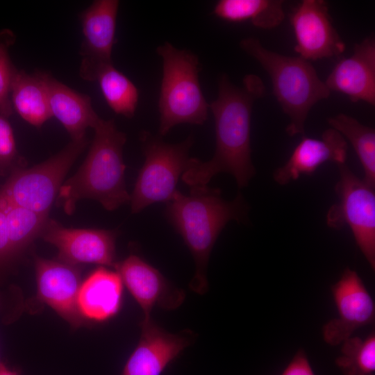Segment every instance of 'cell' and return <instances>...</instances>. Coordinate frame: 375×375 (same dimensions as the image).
Here are the masks:
<instances>
[{"mask_svg":"<svg viewBox=\"0 0 375 375\" xmlns=\"http://www.w3.org/2000/svg\"><path fill=\"white\" fill-rule=\"evenodd\" d=\"M10 100L12 108L32 126L41 127L52 117L40 72L30 74L17 69L11 85Z\"/></svg>","mask_w":375,"mask_h":375,"instance_id":"20","label":"cell"},{"mask_svg":"<svg viewBox=\"0 0 375 375\" xmlns=\"http://www.w3.org/2000/svg\"><path fill=\"white\" fill-rule=\"evenodd\" d=\"M38 297L53 309L72 327L85 323L78 307L81 285L79 269L58 258H36L35 260Z\"/></svg>","mask_w":375,"mask_h":375,"instance_id":"13","label":"cell"},{"mask_svg":"<svg viewBox=\"0 0 375 375\" xmlns=\"http://www.w3.org/2000/svg\"><path fill=\"white\" fill-rule=\"evenodd\" d=\"M283 4L281 0H220L213 13L227 22L250 21L255 26L270 29L284 20Z\"/></svg>","mask_w":375,"mask_h":375,"instance_id":"21","label":"cell"},{"mask_svg":"<svg viewBox=\"0 0 375 375\" xmlns=\"http://www.w3.org/2000/svg\"><path fill=\"white\" fill-rule=\"evenodd\" d=\"M87 144L86 137L72 140L43 162L27 169H15L0 189V194L13 204L48 217L65 176Z\"/></svg>","mask_w":375,"mask_h":375,"instance_id":"7","label":"cell"},{"mask_svg":"<svg viewBox=\"0 0 375 375\" xmlns=\"http://www.w3.org/2000/svg\"><path fill=\"white\" fill-rule=\"evenodd\" d=\"M347 150L346 139L333 128L324 131L320 139L303 135L285 164L274 172V179L283 185L301 175L312 174L325 162L344 164Z\"/></svg>","mask_w":375,"mask_h":375,"instance_id":"17","label":"cell"},{"mask_svg":"<svg viewBox=\"0 0 375 375\" xmlns=\"http://www.w3.org/2000/svg\"><path fill=\"white\" fill-rule=\"evenodd\" d=\"M15 256L9 239L6 214L0 206V263Z\"/></svg>","mask_w":375,"mask_h":375,"instance_id":"29","label":"cell"},{"mask_svg":"<svg viewBox=\"0 0 375 375\" xmlns=\"http://www.w3.org/2000/svg\"><path fill=\"white\" fill-rule=\"evenodd\" d=\"M123 282L116 271L101 266L81 283L78 295V310L85 319L105 322L119 312Z\"/></svg>","mask_w":375,"mask_h":375,"instance_id":"19","label":"cell"},{"mask_svg":"<svg viewBox=\"0 0 375 375\" xmlns=\"http://www.w3.org/2000/svg\"><path fill=\"white\" fill-rule=\"evenodd\" d=\"M40 74L52 116L62 124L72 140L85 138L86 130L94 128L100 119L90 97L72 90L47 73Z\"/></svg>","mask_w":375,"mask_h":375,"instance_id":"18","label":"cell"},{"mask_svg":"<svg viewBox=\"0 0 375 375\" xmlns=\"http://www.w3.org/2000/svg\"><path fill=\"white\" fill-rule=\"evenodd\" d=\"M338 165L340 176L335 191L339 200L328 210L326 224L336 230L348 226L357 245L374 270V188L360 179L345 163Z\"/></svg>","mask_w":375,"mask_h":375,"instance_id":"8","label":"cell"},{"mask_svg":"<svg viewBox=\"0 0 375 375\" xmlns=\"http://www.w3.org/2000/svg\"><path fill=\"white\" fill-rule=\"evenodd\" d=\"M325 84L329 90L345 94L353 102L375 105V40L372 36L355 44L353 54L341 59Z\"/></svg>","mask_w":375,"mask_h":375,"instance_id":"16","label":"cell"},{"mask_svg":"<svg viewBox=\"0 0 375 375\" xmlns=\"http://www.w3.org/2000/svg\"><path fill=\"white\" fill-rule=\"evenodd\" d=\"M156 52L162 59L159 134L165 135L180 124H203L208 118L209 104L199 83L198 57L168 42L159 46Z\"/></svg>","mask_w":375,"mask_h":375,"instance_id":"5","label":"cell"},{"mask_svg":"<svg viewBox=\"0 0 375 375\" xmlns=\"http://www.w3.org/2000/svg\"><path fill=\"white\" fill-rule=\"evenodd\" d=\"M93 128L94 136L85 160L62 183L56 197L58 205L68 215L82 199H95L108 210L130 201L122 154L126 135L117 128L113 119L100 118Z\"/></svg>","mask_w":375,"mask_h":375,"instance_id":"3","label":"cell"},{"mask_svg":"<svg viewBox=\"0 0 375 375\" xmlns=\"http://www.w3.org/2000/svg\"><path fill=\"white\" fill-rule=\"evenodd\" d=\"M335 362L344 375H375V333L362 339L352 337L341 344Z\"/></svg>","mask_w":375,"mask_h":375,"instance_id":"25","label":"cell"},{"mask_svg":"<svg viewBox=\"0 0 375 375\" xmlns=\"http://www.w3.org/2000/svg\"><path fill=\"white\" fill-rule=\"evenodd\" d=\"M247 210L240 194L226 201L219 189L207 185L192 187L188 195L178 191L167 203L166 217L194 260L195 274L189 287L195 293L204 294L208 290L207 267L219 233L229 221L243 220Z\"/></svg>","mask_w":375,"mask_h":375,"instance_id":"2","label":"cell"},{"mask_svg":"<svg viewBox=\"0 0 375 375\" xmlns=\"http://www.w3.org/2000/svg\"><path fill=\"white\" fill-rule=\"evenodd\" d=\"M41 237L57 248L58 259L67 263H94L115 267L117 262V233L114 231L66 228L48 219Z\"/></svg>","mask_w":375,"mask_h":375,"instance_id":"11","label":"cell"},{"mask_svg":"<svg viewBox=\"0 0 375 375\" xmlns=\"http://www.w3.org/2000/svg\"><path fill=\"white\" fill-rule=\"evenodd\" d=\"M0 206L6 214L10 241L18 255L41 236L48 217L13 204L1 194Z\"/></svg>","mask_w":375,"mask_h":375,"instance_id":"23","label":"cell"},{"mask_svg":"<svg viewBox=\"0 0 375 375\" xmlns=\"http://www.w3.org/2000/svg\"><path fill=\"white\" fill-rule=\"evenodd\" d=\"M281 375H315L306 351L299 349Z\"/></svg>","mask_w":375,"mask_h":375,"instance_id":"28","label":"cell"},{"mask_svg":"<svg viewBox=\"0 0 375 375\" xmlns=\"http://www.w3.org/2000/svg\"><path fill=\"white\" fill-rule=\"evenodd\" d=\"M15 41L12 32L6 30L0 32V115L8 118L12 113L10 90L17 68L9 57V47Z\"/></svg>","mask_w":375,"mask_h":375,"instance_id":"26","label":"cell"},{"mask_svg":"<svg viewBox=\"0 0 375 375\" xmlns=\"http://www.w3.org/2000/svg\"><path fill=\"white\" fill-rule=\"evenodd\" d=\"M12 128L7 118L0 115V174H4L19 162Z\"/></svg>","mask_w":375,"mask_h":375,"instance_id":"27","label":"cell"},{"mask_svg":"<svg viewBox=\"0 0 375 375\" xmlns=\"http://www.w3.org/2000/svg\"><path fill=\"white\" fill-rule=\"evenodd\" d=\"M240 47L256 60L271 78L274 94L290 119V136L304 135L305 123L312 106L327 99L331 91L309 61L281 55L265 48L254 38L240 42Z\"/></svg>","mask_w":375,"mask_h":375,"instance_id":"4","label":"cell"},{"mask_svg":"<svg viewBox=\"0 0 375 375\" xmlns=\"http://www.w3.org/2000/svg\"><path fill=\"white\" fill-rule=\"evenodd\" d=\"M331 290L338 316L322 327L324 341L337 346L358 328L375 322V303L358 273L347 267Z\"/></svg>","mask_w":375,"mask_h":375,"instance_id":"9","label":"cell"},{"mask_svg":"<svg viewBox=\"0 0 375 375\" xmlns=\"http://www.w3.org/2000/svg\"><path fill=\"white\" fill-rule=\"evenodd\" d=\"M296 40L295 51L306 60H317L341 54L345 44L333 26L327 3L303 0L290 15Z\"/></svg>","mask_w":375,"mask_h":375,"instance_id":"12","label":"cell"},{"mask_svg":"<svg viewBox=\"0 0 375 375\" xmlns=\"http://www.w3.org/2000/svg\"><path fill=\"white\" fill-rule=\"evenodd\" d=\"M144 162L130 195L131 211L137 213L159 202H169L178 192L177 183L188 167L193 137L169 144L160 135L144 131L141 135Z\"/></svg>","mask_w":375,"mask_h":375,"instance_id":"6","label":"cell"},{"mask_svg":"<svg viewBox=\"0 0 375 375\" xmlns=\"http://www.w3.org/2000/svg\"><path fill=\"white\" fill-rule=\"evenodd\" d=\"M114 268L140 306L143 320L151 319V312L156 306L174 310L184 301L182 290L172 286L157 269L138 255H129L117 262Z\"/></svg>","mask_w":375,"mask_h":375,"instance_id":"14","label":"cell"},{"mask_svg":"<svg viewBox=\"0 0 375 375\" xmlns=\"http://www.w3.org/2000/svg\"><path fill=\"white\" fill-rule=\"evenodd\" d=\"M3 365V363L1 361V359H0V367H1V365Z\"/></svg>","mask_w":375,"mask_h":375,"instance_id":"31","label":"cell"},{"mask_svg":"<svg viewBox=\"0 0 375 375\" xmlns=\"http://www.w3.org/2000/svg\"><path fill=\"white\" fill-rule=\"evenodd\" d=\"M97 81L106 101L115 113L128 118L134 115L139 92L128 77L110 64L101 69Z\"/></svg>","mask_w":375,"mask_h":375,"instance_id":"24","label":"cell"},{"mask_svg":"<svg viewBox=\"0 0 375 375\" xmlns=\"http://www.w3.org/2000/svg\"><path fill=\"white\" fill-rule=\"evenodd\" d=\"M141 329L139 342L122 375H160L193 338V333L188 330L177 334L169 333L151 318L142 321Z\"/></svg>","mask_w":375,"mask_h":375,"instance_id":"15","label":"cell"},{"mask_svg":"<svg viewBox=\"0 0 375 375\" xmlns=\"http://www.w3.org/2000/svg\"><path fill=\"white\" fill-rule=\"evenodd\" d=\"M218 96L209 104L215 128V151L208 161L190 158L181 176L190 188L207 185L216 174H231L239 188L246 187L255 174L251 161V117L253 103L265 92L256 75L244 77L241 87L233 85L226 74L221 76Z\"/></svg>","mask_w":375,"mask_h":375,"instance_id":"1","label":"cell"},{"mask_svg":"<svg viewBox=\"0 0 375 375\" xmlns=\"http://www.w3.org/2000/svg\"><path fill=\"white\" fill-rule=\"evenodd\" d=\"M119 4L117 0H96L80 15L83 40L79 74L85 81H97L101 69L112 64Z\"/></svg>","mask_w":375,"mask_h":375,"instance_id":"10","label":"cell"},{"mask_svg":"<svg viewBox=\"0 0 375 375\" xmlns=\"http://www.w3.org/2000/svg\"><path fill=\"white\" fill-rule=\"evenodd\" d=\"M328 123L346 138L353 147L364 170L362 178L375 187V131L346 114H338Z\"/></svg>","mask_w":375,"mask_h":375,"instance_id":"22","label":"cell"},{"mask_svg":"<svg viewBox=\"0 0 375 375\" xmlns=\"http://www.w3.org/2000/svg\"><path fill=\"white\" fill-rule=\"evenodd\" d=\"M0 375H17V373H15L13 371L10 370L4 365H3L0 367Z\"/></svg>","mask_w":375,"mask_h":375,"instance_id":"30","label":"cell"}]
</instances>
